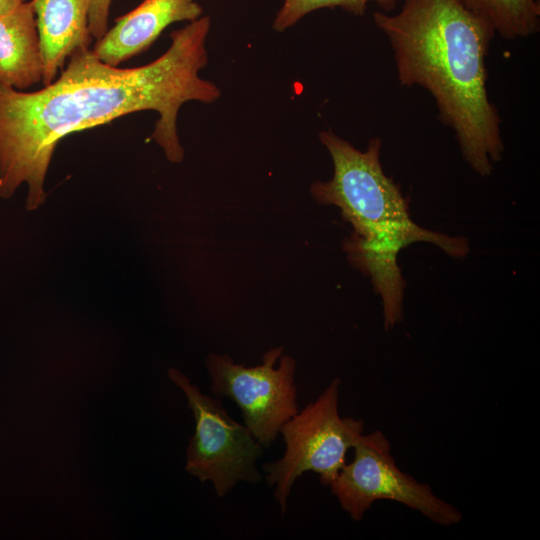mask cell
Instances as JSON below:
<instances>
[{
  "mask_svg": "<svg viewBox=\"0 0 540 540\" xmlns=\"http://www.w3.org/2000/svg\"><path fill=\"white\" fill-rule=\"evenodd\" d=\"M26 1L27 0H0V15L16 9Z\"/></svg>",
  "mask_w": 540,
  "mask_h": 540,
  "instance_id": "5bb4252c",
  "label": "cell"
},
{
  "mask_svg": "<svg viewBox=\"0 0 540 540\" xmlns=\"http://www.w3.org/2000/svg\"><path fill=\"white\" fill-rule=\"evenodd\" d=\"M398 0H284L274 19L273 28L282 32L295 25L307 14L323 8H341L356 16L365 13L369 3L378 4L384 12H391Z\"/></svg>",
  "mask_w": 540,
  "mask_h": 540,
  "instance_id": "7c38bea8",
  "label": "cell"
},
{
  "mask_svg": "<svg viewBox=\"0 0 540 540\" xmlns=\"http://www.w3.org/2000/svg\"><path fill=\"white\" fill-rule=\"evenodd\" d=\"M112 0H91L89 11V30L93 39L104 36L108 28V19Z\"/></svg>",
  "mask_w": 540,
  "mask_h": 540,
  "instance_id": "4fadbf2b",
  "label": "cell"
},
{
  "mask_svg": "<svg viewBox=\"0 0 540 540\" xmlns=\"http://www.w3.org/2000/svg\"><path fill=\"white\" fill-rule=\"evenodd\" d=\"M91 0H31L40 37L44 86L52 83L76 50L90 48Z\"/></svg>",
  "mask_w": 540,
  "mask_h": 540,
  "instance_id": "9c48e42d",
  "label": "cell"
},
{
  "mask_svg": "<svg viewBox=\"0 0 540 540\" xmlns=\"http://www.w3.org/2000/svg\"><path fill=\"white\" fill-rule=\"evenodd\" d=\"M42 78V49L30 0L0 15V84L24 91Z\"/></svg>",
  "mask_w": 540,
  "mask_h": 540,
  "instance_id": "30bf717a",
  "label": "cell"
},
{
  "mask_svg": "<svg viewBox=\"0 0 540 540\" xmlns=\"http://www.w3.org/2000/svg\"><path fill=\"white\" fill-rule=\"evenodd\" d=\"M168 377L185 394L195 420V432L186 452V471L200 482L210 481L219 497L239 482L258 483L261 474L256 461L263 446L247 427L236 422L219 400L203 394L179 370L169 369Z\"/></svg>",
  "mask_w": 540,
  "mask_h": 540,
  "instance_id": "8992f818",
  "label": "cell"
},
{
  "mask_svg": "<svg viewBox=\"0 0 540 540\" xmlns=\"http://www.w3.org/2000/svg\"><path fill=\"white\" fill-rule=\"evenodd\" d=\"M373 21L389 42L400 85L428 91L465 161L490 175L504 151L487 88L493 27L459 0H403L398 13L377 11Z\"/></svg>",
  "mask_w": 540,
  "mask_h": 540,
  "instance_id": "7a4b0ae2",
  "label": "cell"
},
{
  "mask_svg": "<svg viewBox=\"0 0 540 540\" xmlns=\"http://www.w3.org/2000/svg\"><path fill=\"white\" fill-rule=\"evenodd\" d=\"M319 139L331 156L333 176L314 182L310 192L318 203L338 207L351 224L353 233L344 241V250L351 264L371 278L382 298L384 326L393 328L402 318L400 250L426 241L449 255L464 257L467 240L429 231L411 220L407 199L382 168L378 137L364 151L331 130L321 131Z\"/></svg>",
  "mask_w": 540,
  "mask_h": 540,
  "instance_id": "3957f363",
  "label": "cell"
},
{
  "mask_svg": "<svg viewBox=\"0 0 540 540\" xmlns=\"http://www.w3.org/2000/svg\"><path fill=\"white\" fill-rule=\"evenodd\" d=\"M354 456L329 485L341 508L361 521L372 504L391 500L405 505L428 520L445 527L458 524L462 513L439 498L432 488L398 468L386 435L363 433L353 446Z\"/></svg>",
  "mask_w": 540,
  "mask_h": 540,
  "instance_id": "5b68a950",
  "label": "cell"
},
{
  "mask_svg": "<svg viewBox=\"0 0 540 540\" xmlns=\"http://www.w3.org/2000/svg\"><path fill=\"white\" fill-rule=\"evenodd\" d=\"M210 27L209 16H201L173 31L169 48L142 66H111L91 47L81 48L39 90L0 84V197L11 198L26 185L25 206L38 209L47 197L45 180L54 151L64 137L140 111L158 114L151 138L170 162L180 163V108L189 101L212 103L221 95L200 76L208 63Z\"/></svg>",
  "mask_w": 540,
  "mask_h": 540,
  "instance_id": "6da1fadb",
  "label": "cell"
},
{
  "mask_svg": "<svg viewBox=\"0 0 540 540\" xmlns=\"http://www.w3.org/2000/svg\"><path fill=\"white\" fill-rule=\"evenodd\" d=\"M282 352V346L266 351L255 366L237 364L218 353L208 354L205 360L212 394L237 404L243 424L263 448L275 442L282 425L299 411L296 361L281 357Z\"/></svg>",
  "mask_w": 540,
  "mask_h": 540,
  "instance_id": "52a82bcc",
  "label": "cell"
},
{
  "mask_svg": "<svg viewBox=\"0 0 540 540\" xmlns=\"http://www.w3.org/2000/svg\"><path fill=\"white\" fill-rule=\"evenodd\" d=\"M201 16L203 8L196 0H143L117 18L92 50L102 62L119 66L146 51L169 25Z\"/></svg>",
  "mask_w": 540,
  "mask_h": 540,
  "instance_id": "ba28073f",
  "label": "cell"
},
{
  "mask_svg": "<svg viewBox=\"0 0 540 540\" xmlns=\"http://www.w3.org/2000/svg\"><path fill=\"white\" fill-rule=\"evenodd\" d=\"M468 10L486 20L496 35L514 40L539 31V0H459Z\"/></svg>",
  "mask_w": 540,
  "mask_h": 540,
  "instance_id": "8fae6325",
  "label": "cell"
},
{
  "mask_svg": "<svg viewBox=\"0 0 540 540\" xmlns=\"http://www.w3.org/2000/svg\"><path fill=\"white\" fill-rule=\"evenodd\" d=\"M341 380L334 378L316 400L285 422L280 434L285 450L281 458L266 463L267 484L274 487V498L281 514L287 511L290 492L296 480L314 472L329 486L346 464V454L364 433L361 419L339 413Z\"/></svg>",
  "mask_w": 540,
  "mask_h": 540,
  "instance_id": "277c9868",
  "label": "cell"
}]
</instances>
